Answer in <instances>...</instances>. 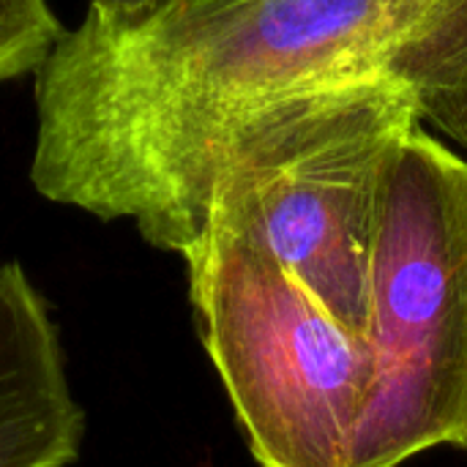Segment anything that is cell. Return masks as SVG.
Returning a JSON list of instances; mask_svg holds the SVG:
<instances>
[{"label": "cell", "mask_w": 467, "mask_h": 467, "mask_svg": "<svg viewBox=\"0 0 467 467\" xmlns=\"http://www.w3.org/2000/svg\"><path fill=\"white\" fill-rule=\"evenodd\" d=\"M36 77L30 181L167 252L224 126L304 88L380 79L467 150V0H161L63 30Z\"/></svg>", "instance_id": "obj_1"}, {"label": "cell", "mask_w": 467, "mask_h": 467, "mask_svg": "<svg viewBox=\"0 0 467 467\" xmlns=\"http://www.w3.org/2000/svg\"><path fill=\"white\" fill-rule=\"evenodd\" d=\"M416 126L413 99L380 79L290 90L246 109L202 153L170 252L183 257L208 222H224L367 339L380 192Z\"/></svg>", "instance_id": "obj_2"}, {"label": "cell", "mask_w": 467, "mask_h": 467, "mask_svg": "<svg viewBox=\"0 0 467 467\" xmlns=\"http://www.w3.org/2000/svg\"><path fill=\"white\" fill-rule=\"evenodd\" d=\"M372 389L353 467L467 441V159L416 126L394 150L372 238Z\"/></svg>", "instance_id": "obj_3"}, {"label": "cell", "mask_w": 467, "mask_h": 467, "mask_svg": "<svg viewBox=\"0 0 467 467\" xmlns=\"http://www.w3.org/2000/svg\"><path fill=\"white\" fill-rule=\"evenodd\" d=\"M183 260L202 345L260 467H353L372 389L367 339L224 222H208Z\"/></svg>", "instance_id": "obj_4"}, {"label": "cell", "mask_w": 467, "mask_h": 467, "mask_svg": "<svg viewBox=\"0 0 467 467\" xmlns=\"http://www.w3.org/2000/svg\"><path fill=\"white\" fill-rule=\"evenodd\" d=\"M85 438L49 304L0 263V467H68Z\"/></svg>", "instance_id": "obj_5"}, {"label": "cell", "mask_w": 467, "mask_h": 467, "mask_svg": "<svg viewBox=\"0 0 467 467\" xmlns=\"http://www.w3.org/2000/svg\"><path fill=\"white\" fill-rule=\"evenodd\" d=\"M60 36L49 0H0V85L36 74Z\"/></svg>", "instance_id": "obj_6"}, {"label": "cell", "mask_w": 467, "mask_h": 467, "mask_svg": "<svg viewBox=\"0 0 467 467\" xmlns=\"http://www.w3.org/2000/svg\"><path fill=\"white\" fill-rule=\"evenodd\" d=\"M161 0H90L88 11H96L101 16H115V19H123V16H137L153 5H159Z\"/></svg>", "instance_id": "obj_7"}, {"label": "cell", "mask_w": 467, "mask_h": 467, "mask_svg": "<svg viewBox=\"0 0 467 467\" xmlns=\"http://www.w3.org/2000/svg\"><path fill=\"white\" fill-rule=\"evenodd\" d=\"M460 449H465V451H467V441H465V443H462V446H460Z\"/></svg>", "instance_id": "obj_8"}]
</instances>
